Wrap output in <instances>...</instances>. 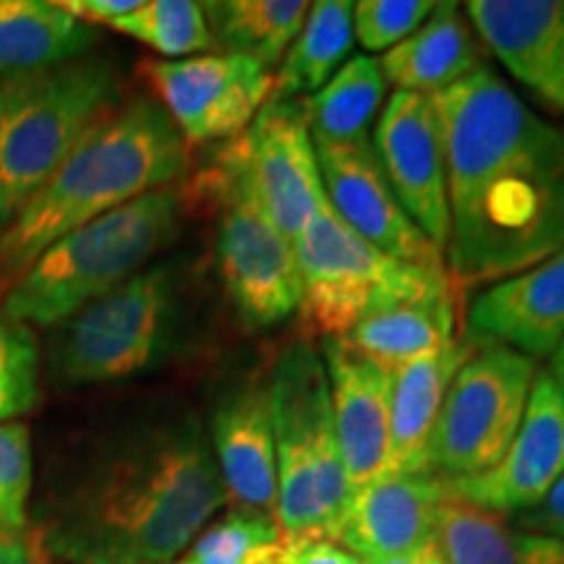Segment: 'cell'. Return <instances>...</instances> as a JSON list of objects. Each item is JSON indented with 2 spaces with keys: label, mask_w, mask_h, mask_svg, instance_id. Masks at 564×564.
I'll return each instance as SVG.
<instances>
[{
  "label": "cell",
  "mask_w": 564,
  "mask_h": 564,
  "mask_svg": "<svg viewBox=\"0 0 564 564\" xmlns=\"http://www.w3.org/2000/svg\"><path fill=\"white\" fill-rule=\"evenodd\" d=\"M447 133L449 236L457 285L499 282L564 246V129L489 68L434 95Z\"/></svg>",
  "instance_id": "1"
},
{
  "label": "cell",
  "mask_w": 564,
  "mask_h": 564,
  "mask_svg": "<svg viewBox=\"0 0 564 564\" xmlns=\"http://www.w3.org/2000/svg\"><path fill=\"white\" fill-rule=\"evenodd\" d=\"M228 505L196 415L123 429L53 494L34 544L53 564H173Z\"/></svg>",
  "instance_id": "2"
},
{
  "label": "cell",
  "mask_w": 564,
  "mask_h": 564,
  "mask_svg": "<svg viewBox=\"0 0 564 564\" xmlns=\"http://www.w3.org/2000/svg\"><path fill=\"white\" fill-rule=\"evenodd\" d=\"M186 167L188 144L167 110L154 97L123 100L0 230V280H17L66 232L178 183Z\"/></svg>",
  "instance_id": "3"
},
{
  "label": "cell",
  "mask_w": 564,
  "mask_h": 564,
  "mask_svg": "<svg viewBox=\"0 0 564 564\" xmlns=\"http://www.w3.org/2000/svg\"><path fill=\"white\" fill-rule=\"evenodd\" d=\"M183 217L178 183L139 196L47 246L3 295L9 319L55 329L102 299L171 243Z\"/></svg>",
  "instance_id": "4"
},
{
  "label": "cell",
  "mask_w": 564,
  "mask_h": 564,
  "mask_svg": "<svg viewBox=\"0 0 564 564\" xmlns=\"http://www.w3.org/2000/svg\"><path fill=\"white\" fill-rule=\"evenodd\" d=\"M123 102L105 58L0 79V230L51 181L91 126Z\"/></svg>",
  "instance_id": "5"
},
{
  "label": "cell",
  "mask_w": 564,
  "mask_h": 564,
  "mask_svg": "<svg viewBox=\"0 0 564 564\" xmlns=\"http://www.w3.org/2000/svg\"><path fill=\"white\" fill-rule=\"evenodd\" d=\"M267 382L278 455L280 531L285 539H333L350 486L319 348L288 345Z\"/></svg>",
  "instance_id": "6"
},
{
  "label": "cell",
  "mask_w": 564,
  "mask_h": 564,
  "mask_svg": "<svg viewBox=\"0 0 564 564\" xmlns=\"http://www.w3.org/2000/svg\"><path fill=\"white\" fill-rule=\"evenodd\" d=\"M183 291L171 264L144 267L47 337V371L61 387H95L150 373L183 340Z\"/></svg>",
  "instance_id": "7"
},
{
  "label": "cell",
  "mask_w": 564,
  "mask_h": 564,
  "mask_svg": "<svg viewBox=\"0 0 564 564\" xmlns=\"http://www.w3.org/2000/svg\"><path fill=\"white\" fill-rule=\"evenodd\" d=\"M301 274L303 322L327 337H345L366 316L400 301L449 291L447 270L400 262L373 249L324 202L293 241Z\"/></svg>",
  "instance_id": "8"
},
{
  "label": "cell",
  "mask_w": 564,
  "mask_h": 564,
  "mask_svg": "<svg viewBox=\"0 0 564 564\" xmlns=\"http://www.w3.org/2000/svg\"><path fill=\"white\" fill-rule=\"evenodd\" d=\"M533 379V358L523 352L484 343L470 348L444 394L429 442V474L455 481L502 460L523 423Z\"/></svg>",
  "instance_id": "9"
},
{
  "label": "cell",
  "mask_w": 564,
  "mask_h": 564,
  "mask_svg": "<svg viewBox=\"0 0 564 564\" xmlns=\"http://www.w3.org/2000/svg\"><path fill=\"white\" fill-rule=\"evenodd\" d=\"M209 188L220 204L217 272L238 319L267 329L301 306V274L293 243L274 228L236 167L217 154Z\"/></svg>",
  "instance_id": "10"
},
{
  "label": "cell",
  "mask_w": 564,
  "mask_h": 564,
  "mask_svg": "<svg viewBox=\"0 0 564 564\" xmlns=\"http://www.w3.org/2000/svg\"><path fill=\"white\" fill-rule=\"evenodd\" d=\"M223 154L291 243L327 202L303 100L270 97Z\"/></svg>",
  "instance_id": "11"
},
{
  "label": "cell",
  "mask_w": 564,
  "mask_h": 564,
  "mask_svg": "<svg viewBox=\"0 0 564 564\" xmlns=\"http://www.w3.org/2000/svg\"><path fill=\"white\" fill-rule=\"evenodd\" d=\"M144 70L188 147L241 137L274 89L272 70L232 53L150 61Z\"/></svg>",
  "instance_id": "12"
},
{
  "label": "cell",
  "mask_w": 564,
  "mask_h": 564,
  "mask_svg": "<svg viewBox=\"0 0 564 564\" xmlns=\"http://www.w3.org/2000/svg\"><path fill=\"white\" fill-rule=\"evenodd\" d=\"M371 147L408 217L444 253L449 236L447 133L436 97L394 91L373 126Z\"/></svg>",
  "instance_id": "13"
},
{
  "label": "cell",
  "mask_w": 564,
  "mask_h": 564,
  "mask_svg": "<svg viewBox=\"0 0 564 564\" xmlns=\"http://www.w3.org/2000/svg\"><path fill=\"white\" fill-rule=\"evenodd\" d=\"M564 474V400L549 377L535 373L518 434L502 460L481 476L447 481L449 497L476 510L523 514L541 505Z\"/></svg>",
  "instance_id": "14"
},
{
  "label": "cell",
  "mask_w": 564,
  "mask_h": 564,
  "mask_svg": "<svg viewBox=\"0 0 564 564\" xmlns=\"http://www.w3.org/2000/svg\"><path fill=\"white\" fill-rule=\"evenodd\" d=\"M316 158L329 207L352 232L400 262L447 270L444 253L423 236L394 196L371 139L316 144Z\"/></svg>",
  "instance_id": "15"
},
{
  "label": "cell",
  "mask_w": 564,
  "mask_h": 564,
  "mask_svg": "<svg viewBox=\"0 0 564 564\" xmlns=\"http://www.w3.org/2000/svg\"><path fill=\"white\" fill-rule=\"evenodd\" d=\"M209 444L236 510L278 518V455L267 377L243 373L217 394Z\"/></svg>",
  "instance_id": "16"
},
{
  "label": "cell",
  "mask_w": 564,
  "mask_h": 564,
  "mask_svg": "<svg viewBox=\"0 0 564 564\" xmlns=\"http://www.w3.org/2000/svg\"><path fill=\"white\" fill-rule=\"evenodd\" d=\"M449 499L447 481L432 474L379 476L350 491L333 541L361 562L413 552L436 539V518Z\"/></svg>",
  "instance_id": "17"
},
{
  "label": "cell",
  "mask_w": 564,
  "mask_h": 564,
  "mask_svg": "<svg viewBox=\"0 0 564 564\" xmlns=\"http://www.w3.org/2000/svg\"><path fill=\"white\" fill-rule=\"evenodd\" d=\"M465 17L514 79L564 112V0H470Z\"/></svg>",
  "instance_id": "18"
},
{
  "label": "cell",
  "mask_w": 564,
  "mask_h": 564,
  "mask_svg": "<svg viewBox=\"0 0 564 564\" xmlns=\"http://www.w3.org/2000/svg\"><path fill=\"white\" fill-rule=\"evenodd\" d=\"M319 352L327 371L345 476L350 491H356L384 474L392 371L364 358L340 337L322 340Z\"/></svg>",
  "instance_id": "19"
},
{
  "label": "cell",
  "mask_w": 564,
  "mask_h": 564,
  "mask_svg": "<svg viewBox=\"0 0 564 564\" xmlns=\"http://www.w3.org/2000/svg\"><path fill=\"white\" fill-rule=\"evenodd\" d=\"M468 340L552 356L564 340V246L531 270L491 282L468 312Z\"/></svg>",
  "instance_id": "20"
},
{
  "label": "cell",
  "mask_w": 564,
  "mask_h": 564,
  "mask_svg": "<svg viewBox=\"0 0 564 564\" xmlns=\"http://www.w3.org/2000/svg\"><path fill=\"white\" fill-rule=\"evenodd\" d=\"M474 343H449L442 350L400 366L390 379V442L382 476L429 474L426 455L444 394Z\"/></svg>",
  "instance_id": "21"
},
{
  "label": "cell",
  "mask_w": 564,
  "mask_h": 564,
  "mask_svg": "<svg viewBox=\"0 0 564 564\" xmlns=\"http://www.w3.org/2000/svg\"><path fill=\"white\" fill-rule=\"evenodd\" d=\"M394 91L440 95L484 68L474 26L457 3H434V11L392 51L379 58Z\"/></svg>",
  "instance_id": "22"
},
{
  "label": "cell",
  "mask_w": 564,
  "mask_h": 564,
  "mask_svg": "<svg viewBox=\"0 0 564 564\" xmlns=\"http://www.w3.org/2000/svg\"><path fill=\"white\" fill-rule=\"evenodd\" d=\"M95 26L47 0H0V79L87 58Z\"/></svg>",
  "instance_id": "23"
},
{
  "label": "cell",
  "mask_w": 564,
  "mask_h": 564,
  "mask_svg": "<svg viewBox=\"0 0 564 564\" xmlns=\"http://www.w3.org/2000/svg\"><path fill=\"white\" fill-rule=\"evenodd\" d=\"M340 340L387 371L400 369L455 343L453 293L442 291L379 308Z\"/></svg>",
  "instance_id": "24"
},
{
  "label": "cell",
  "mask_w": 564,
  "mask_h": 564,
  "mask_svg": "<svg viewBox=\"0 0 564 564\" xmlns=\"http://www.w3.org/2000/svg\"><path fill=\"white\" fill-rule=\"evenodd\" d=\"M436 541L449 564H564V539L520 531L453 497L436 518Z\"/></svg>",
  "instance_id": "25"
},
{
  "label": "cell",
  "mask_w": 564,
  "mask_h": 564,
  "mask_svg": "<svg viewBox=\"0 0 564 564\" xmlns=\"http://www.w3.org/2000/svg\"><path fill=\"white\" fill-rule=\"evenodd\" d=\"M215 47L272 70L306 21L303 0H215L202 3Z\"/></svg>",
  "instance_id": "26"
},
{
  "label": "cell",
  "mask_w": 564,
  "mask_h": 564,
  "mask_svg": "<svg viewBox=\"0 0 564 564\" xmlns=\"http://www.w3.org/2000/svg\"><path fill=\"white\" fill-rule=\"evenodd\" d=\"M379 58L356 55L316 95L306 97V118L314 144H358L369 141L373 118L387 100Z\"/></svg>",
  "instance_id": "27"
},
{
  "label": "cell",
  "mask_w": 564,
  "mask_h": 564,
  "mask_svg": "<svg viewBox=\"0 0 564 564\" xmlns=\"http://www.w3.org/2000/svg\"><path fill=\"white\" fill-rule=\"evenodd\" d=\"M352 3L319 0L308 6L299 37L274 74L272 97L306 100L343 68L352 47Z\"/></svg>",
  "instance_id": "28"
},
{
  "label": "cell",
  "mask_w": 564,
  "mask_h": 564,
  "mask_svg": "<svg viewBox=\"0 0 564 564\" xmlns=\"http://www.w3.org/2000/svg\"><path fill=\"white\" fill-rule=\"evenodd\" d=\"M110 30L165 55V61L192 58L215 47L202 3L194 0H141L137 11L118 19Z\"/></svg>",
  "instance_id": "29"
},
{
  "label": "cell",
  "mask_w": 564,
  "mask_h": 564,
  "mask_svg": "<svg viewBox=\"0 0 564 564\" xmlns=\"http://www.w3.org/2000/svg\"><path fill=\"white\" fill-rule=\"evenodd\" d=\"M282 541L278 518L232 510L204 528L173 564H272Z\"/></svg>",
  "instance_id": "30"
},
{
  "label": "cell",
  "mask_w": 564,
  "mask_h": 564,
  "mask_svg": "<svg viewBox=\"0 0 564 564\" xmlns=\"http://www.w3.org/2000/svg\"><path fill=\"white\" fill-rule=\"evenodd\" d=\"M42 350L32 327L0 312V423L32 413L40 403Z\"/></svg>",
  "instance_id": "31"
},
{
  "label": "cell",
  "mask_w": 564,
  "mask_h": 564,
  "mask_svg": "<svg viewBox=\"0 0 564 564\" xmlns=\"http://www.w3.org/2000/svg\"><path fill=\"white\" fill-rule=\"evenodd\" d=\"M32 434L24 423H0V535H24L32 497Z\"/></svg>",
  "instance_id": "32"
},
{
  "label": "cell",
  "mask_w": 564,
  "mask_h": 564,
  "mask_svg": "<svg viewBox=\"0 0 564 564\" xmlns=\"http://www.w3.org/2000/svg\"><path fill=\"white\" fill-rule=\"evenodd\" d=\"M434 3L429 0H361L352 3V37L366 53H387L419 30Z\"/></svg>",
  "instance_id": "33"
},
{
  "label": "cell",
  "mask_w": 564,
  "mask_h": 564,
  "mask_svg": "<svg viewBox=\"0 0 564 564\" xmlns=\"http://www.w3.org/2000/svg\"><path fill=\"white\" fill-rule=\"evenodd\" d=\"M280 564H364L333 539H285Z\"/></svg>",
  "instance_id": "34"
},
{
  "label": "cell",
  "mask_w": 564,
  "mask_h": 564,
  "mask_svg": "<svg viewBox=\"0 0 564 564\" xmlns=\"http://www.w3.org/2000/svg\"><path fill=\"white\" fill-rule=\"evenodd\" d=\"M520 531L541 533V535H556L564 528V474L556 478V484L549 489V494L535 505L533 510L518 514Z\"/></svg>",
  "instance_id": "35"
},
{
  "label": "cell",
  "mask_w": 564,
  "mask_h": 564,
  "mask_svg": "<svg viewBox=\"0 0 564 564\" xmlns=\"http://www.w3.org/2000/svg\"><path fill=\"white\" fill-rule=\"evenodd\" d=\"M63 11L76 17L89 26H110L118 19L129 17L131 11L139 9L141 0H55Z\"/></svg>",
  "instance_id": "36"
},
{
  "label": "cell",
  "mask_w": 564,
  "mask_h": 564,
  "mask_svg": "<svg viewBox=\"0 0 564 564\" xmlns=\"http://www.w3.org/2000/svg\"><path fill=\"white\" fill-rule=\"evenodd\" d=\"M0 564H47L45 556L26 535H0Z\"/></svg>",
  "instance_id": "37"
},
{
  "label": "cell",
  "mask_w": 564,
  "mask_h": 564,
  "mask_svg": "<svg viewBox=\"0 0 564 564\" xmlns=\"http://www.w3.org/2000/svg\"><path fill=\"white\" fill-rule=\"evenodd\" d=\"M364 564H449L447 554L440 546V541L432 539L426 544H421L413 552H405L400 556H387V560H377V562H364Z\"/></svg>",
  "instance_id": "38"
},
{
  "label": "cell",
  "mask_w": 564,
  "mask_h": 564,
  "mask_svg": "<svg viewBox=\"0 0 564 564\" xmlns=\"http://www.w3.org/2000/svg\"><path fill=\"white\" fill-rule=\"evenodd\" d=\"M552 358L554 361H552V373H549V377H552L556 392H560L564 400V340L560 343V348L552 352Z\"/></svg>",
  "instance_id": "39"
},
{
  "label": "cell",
  "mask_w": 564,
  "mask_h": 564,
  "mask_svg": "<svg viewBox=\"0 0 564 564\" xmlns=\"http://www.w3.org/2000/svg\"><path fill=\"white\" fill-rule=\"evenodd\" d=\"M554 539H564V528H562V531H560V533H556V535H554Z\"/></svg>",
  "instance_id": "40"
},
{
  "label": "cell",
  "mask_w": 564,
  "mask_h": 564,
  "mask_svg": "<svg viewBox=\"0 0 564 564\" xmlns=\"http://www.w3.org/2000/svg\"><path fill=\"white\" fill-rule=\"evenodd\" d=\"M47 564H53V562H47Z\"/></svg>",
  "instance_id": "41"
}]
</instances>
